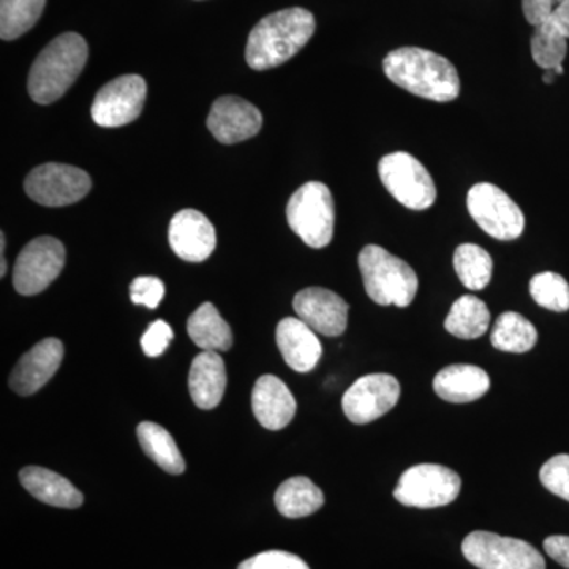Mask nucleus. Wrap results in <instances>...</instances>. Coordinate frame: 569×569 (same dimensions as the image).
<instances>
[{
	"mask_svg": "<svg viewBox=\"0 0 569 569\" xmlns=\"http://www.w3.org/2000/svg\"><path fill=\"white\" fill-rule=\"evenodd\" d=\"M471 219L498 241H515L526 228V217L518 203L489 182L477 183L467 194Z\"/></svg>",
	"mask_w": 569,
	"mask_h": 569,
	"instance_id": "7",
	"label": "nucleus"
},
{
	"mask_svg": "<svg viewBox=\"0 0 569 569\" xmlns=\"http://www.w3.org/2000/svg\"><path fill=\"white\" fill-rule=\"evenodd\" d=\"M561 0H522L523 17L531 26L546 20Z\"/></svg>",
	"mask_w": 569,
	"mask_h": 569,
	"instance_id": "36",
	"label": "nucleus"
},
{
	"mask_svg": "<svg viewBox=\"0 0 569 569\" xmlns=\"http://www.w3.org/2000/svg\"><path fill=\"white\" fill-rule=\"evenodd\" d=\"M546 20L569 39V0H561Z\"/></svg>",
	"mask_w": 569,
	"mask_h": 569,
	"instance_id": "38",
	"label": "nucleus"
},
{
	"mask_svg": "<svg viewBox=\"0 0 569 569\" xmlns=\"http://www.w3.org/2000/svg\"><path fill=\"white\" fill-rule=\"evenodd\" d=\"M47 0H0V37L17 40L31 31L43 13Z\"/></svg>",
	"mask_w": 569,
	"mask_h": 569,
	"instance_id": "28",
	"label": "nucleus"
},
{
	"mask_svg": "<svg viewBox=\"0 0 569 569\" xmlns=\"http://www.w3.org/2000/svg\"><path fill=\"white\" fill-rule=\"evenodd\" d=\"M296 400L280 378H258L252 392L254 418L268 430H280L290 425L296 413Z\"/></svg>",
	"mask_w": 569,
	"mask_h": 569,
	"instance_id": "19",
	"label": "nucleus"
},
{
	"mask_svg": "<svg viewBox=\"0 0 569 569\" xmlns=\"http://www.w3.org/2000/svg\"><path fill=\"white\" fill-rule=\"evenodd\" d=\"M187 332L194 346L203 351H228L233 346V332L211 302L198 307L187 321Z\"/></svg>",
	"mask_w": 569,
	"mask_h": 569,
	"instance_id": "23",
	"label": "nucleus"
},
{
	"mask_svg": "<svg viewBox=\"0 0 569 569\" xmlns=\"http://www.w3.org/2000/svg\"><path fill=\"white\" fill-rule=\"evenodd\" d=\"M323 505V492L306 477L287 479L276 492V507L288 519L307 518Z\"/></svg>",
	"mask_w": 569,
	"mask_h": 569,
	"instance_id": "24",
	"label": "nucleus"
},
{
	"mask_svg": "<svg viewBox=\"0 0 569 569\" xmlns=\"http://www.w3.org/2000/svg\"><path fill=\"white\" fill-rule=\"evenodd\" d=\"M400 399V385L388 373L358 378L342 399L343 413L355 425H369L387 415Z\"/></svg>",
	"mask_w": 569,
	"mask_h": 569,
	"instance_id": "13",
	"label": "nucleus"
},
{
	"mask_svg": "<svg viewBox=\"0 0 569 569\" xmlns=\"http://www.w3.org/2000/svg\"><path fill=\"white\" fill-rule=\"evenodd\" d=\"M530 295L538 306L552 312L569 310V283L556 272H541L531 279Z\"/></svg>",
	"mask_w": 569,
	"mask_h": 569,
	"instance_id": "31",
	"label": "nucleus"
},
{
	"mask_svg": "<svg viewBox=\"0 0 569 569\" xmlns=\"http://www.w3.org/2000/svg\"><path fill=\"white\" fill-rule=\"evenodd\" d=\"M0 257H2V264H0V277H6V274H7L6 257H3V254H0Z\"/></svg>",
	"mask_w": 569,
	"mask_h": 569,
	"instance_id": "40",
	"label": "nucleus"
},
{
	"mask_svg": "<svg viewBox=\"0 0 569 569\" xmlns=\"http://www.w3.org/2000/svg\"><path fill=\"white\" fill-rule=\"evenodd\" d=\"M295 312L299 320L326 337H339L346 332L348 305L335 291L310 287L295 296Z\"/></svg>",
	"mask_w": 569,
	"mask_h": 569,
	"instance_id": "14",
	"label": "nucleus"
},
{
	"mask_svg": "<svg viewBox=\"0 0 569 569\" xmlns=\"http://www.w3.org/2000/svg\"><path fill=\"white\" fill-rule=\"evenodd\" d=\"M316 32V18L301 7L276 11L250 32L246 61L250 69L269 70L290 61Z\"/></svg>",
	"mask_w": 569,
	"mask_h": 569,
	"instance_id": "2",
	"label": "nucleus"
},
{
	"mask_svg": "<svg viewBox=\"0 0 569 569\" xmlns=\"http://www.w3.org/2000/svg\"><path fill=\"white\" fill-rule=\"evenodd\" d=\"M378 174L385 189L406 208L426 211L436 203V182L425 164L411 153H388L378 163Z\"/></svg>",
	"mask_w": 569,
	"mask_h": 569,
	"instance_id": "6",
	"label": "nucleus"
},
{
	"mask_svg": "<svg viewBox=\"0 0 569 569\" xmlns=\"http://www.w3.org/2000/svg\"><path fill=\"white\" fill-rule=\"evenodd\" d=\"M462 479L451 468L421 463L408 468L395 490L396 500L411 508L447 507L458 498Z\"/></svg>",
	"mask_w": 569,
	"mask_h": 569,
	"instance_id": "8",
	"label": "nucleus"
},
{
	"mask_svg": "<svg viewBox=\"0 0 569 569\" xmlns=\"http://www.w3.org/2000/svg\"><path fill=\"white\" fill-rule=\"evenodd\" d=\"M358 261L367 295L376 305L408 307L417 298V272L383 247L366 246Z\"/></svg>",
	"mask_w": 569,
	"mask_h": 569,
	"instance_id": "4",
	"label": "nucleus"
},
{
	"mask_svg": "<svg viewBox=\"0 0 569 569\" xmlns=\"http://www.w3.org/2000/svg\"><path fill=\"white\" fill-rule=\"evenodd\" d=\"M261 127L263 116L260 110L241 97H220L209 112L208 129L223 144L250 140L260 132Z\"/></svg>",
	"mask_w": 569,
	"mask_h": 569,
	"instance_id": "15",
	"label": "nucleus"
},
{
	"mask_svg": "<svg viewBox=\"0 0 569 569\" xmlns=\"http://www.w3.org/2000/svg\"><path fill=\"white\" fill-rule=\"evenodd\" d=\"M63 359L59 339H44L22 356L10 376V388L17 395L32 396L54 377Z\"/></svg>",
	"mask_w": 569,
	"mask_h": 569,
	"instance_id": "17",
	"label": "nucleus"
},
{
	"mask_svg": "<svg viewBox=\"0 0 569 569\" xmlns=\"http://www.w3.org/2000/svg\"><path fill=\"white\" fill-rule=\"evenodd\" d=\"M567 37L553 28L548 20L535 26L531 37V56L538 67L545 70H553L557 74L563 73L565 58H567Z\"/></svg>",
	"mask_w": 569,
	"mask_h": 569,
	"instance_id": "30",
	"label": "nucleus"
},
{
	"mask_svg": "<svg viewBox=\"0 0 569 569\" xmlns=\"http://www.w3.org/2000/svg\"><path fill=\"white\" fill-rule=\"evenodd\" d=\"M148 86L140 74H123L104 84L92 103V119L97 126H127L141 114Z\"/></svg>",
	"mask_w": 569,
	"mask_h": 569,
	"instance_id": "12",
	"label": "nucleus"
},
{
	"mask_svg": "<svg viewBox=\"0 0 569 569\" xmlns=\"http://www.w3.org/2000/svg\"><path fill=\"white\" fill-rule=\"evenodd\" d=\"M545 550L550 559L569 569V537H561V535L549 537L545 541Z\"/></svg>",
	"mask_w": 569,
	"mask_h": 569,
	"instance_id": "37",
	"label": "nucleus"
},
{
	"mask_svg": "<svg viewBox=\"0 0 569 569\" xmlns=\"http://www.w3.org/2000/svg\"><path fill=\"white\" fill-rule=\"evenodd\" d=\"M556 71L553 70H546V73H545V77H542V80H545V82H548V84H550V82H553L556 81Z\"/></svg>",
	"mask_w": 569,
	"mask_h": 569,
	"instance_id": "39",
	"label": "nucleus"
},
{
	"mask_svg": "<svg viewBox=\"0 0 569 569\" xmlns=\"http://www.w3.org/2000/svg\"><path fill=\"white\" fill-rule=\"evenodd\" d=\"M490 342L497 350L507 353H527L537 346V328L520 313L505 312L493 326Z\"/></svg>",
	"mask_w": 569,
	"mask_h": 569,
	"instance_id": "27",
	"label": "nucleus"
},
{
	"mask_svg": "<svg viewBox=\"0 0 569 569\" xmlns=\"http://www.w3.org/2000/svg\"><path fill=\"white\" fill-rule=\"evenodd\" d=\"M490 312L485 301L473 295L459 298L449 310L445 329L458 339L473 340L488 332Z\"/></svg>",
	"mask_w": 569,
	"mask_h": 569,
	"instance_id": "25",
	"label": "nucleus"
},
{
	"mask_svg": "<svg viewBox=\"0 0 569 569\" xmlns=\"http://www.w3.org/2000/svg\"><path fill=\"white\" fill-rule=\"evenodd\" d=\"M91 187V178L86 171L62 163L40 164L24 181L29 198L48 208L78 203L89 193Z\"/></svg>",
	"mask_w": 569,
	"mask_h": 569,
	"instance_id": "10",
	"label": "nucleus"
},
{
	"mask_svg": "<svg viewBox=\"0 0 569 569\" xmlns=\"http://www.w3.org/2000/svg\"><path fill=\"white\" fill-rule=\"evenodd\" d=\"M173 328L163 320L153 321L141 339L142 351L151 358L163 355L171 340H173Z\"/></svg>",
	"mask_w": 569,
	"mask_h": 569,
	"instance_id": "35",
	"label": "nucleus"
},
{
	"mask_svg": "<svg viewBox=\"0 0 569 569\" xmlns=\"http://www.w3.org/2000/svg\"><path fill=\"white\" fill-rule=\"evenodd\" d=\"M291 230L312 249H323L335 236L336 206L331 190L323 182L299 187L287 204Z\"/></svg>",
	"mask_w": 569,
	"mask_h": 569,
	"instance_id": "5",
	"label": "nucleus"
},
{
	"mask_svg": "<svg viewBox=\"0 0 569 569\" xmlns=\"http://www.w3.org/2000/svg\"><path fill=\"white\" fill-rule=\"evenodd\" d=\"M276 340L284 362L296 372L307 373L316 369L323 355L316 331L299 318H283L277 326Z\"/></svg>",
	"mask_w": 569,
	"mask_h": 569,
	"instance_id": "18",
	"label": "nucleus"
},
{
	"mask_svg": "<svg viewBox=\"0 0 569 569\" xmlns=\"http://www.w3.org/2000/svg\"><path fill=\"white\" fill-rule=\"evenodd\" d=\"M168 236L174 253L189 263H201L216 250V228L204 213L194 209H183L176 213Z\"/></svg>",
	"mask_w": 569,
	"mask_h": 569,
	"instance_id": "16",
	"label": "nucleus"
},
{
	"mask_svg": "<svg viewBox=\"0 0 569 569\" xmlns=\"http://www.w3.org/2000/svg\"><path fill=\"white\" fill-rule=\"evenodd\" d=\"M88 56V43L80 33L66 32L56 37L32 63L28 91L33 102L50 104L61 99L80 77Z\"/></svg>",
	"mask_w": 569,
	"mask_h": 569,
	"instance_id": "3",
	"label": "nucleus"
},
{
	"mask_svg": "<svg viewBox=\"0 0 569 569\" xmlns=\"http://www.w3.org/2000/svg\"><path fill=\"white\" fill-rule=\"evenodd\" d=\"M21 485L37 500L58 508H80L84 497L69 479L43 467H26L20 471Z\"/></svg>",
	"mask_w": 569,
	"mask_h": 569,
	"instance_id": "22",
	"label": "nucleus"
},
{
	"mask_svg": "<svg viewBox=\"0 0 569 569\" xmlns=\"http://www.w3.org/2000/svg\"><path fill=\"white\" fill-rule=\"evenodd\" d=\"M227 388V370L222 356L203 351L193 359L189 373V391L194 406L212 410L222 402Z\"/></svg>",
	"mask_w": 569,
	"mask_h": 569,
	"instance_id": "20",
	"label": "nucleus"
},
{
	"mask_svg": "<svg viewBox=\"0 0 569 569\" xmlns=\"http://www.w3.org/2000/svg\"><path fill=\"white\" fill-rule=\"evenodd\" d=\"M539 479L553 496L569 501V455L550 458L539 471Z\"/></svg>",
	"mask_w": 569,
	"mask_h": 569,
	"instance_id": "32",
	"label": "nucleus"
},
{
	"mask_svg": "<svg viewBox=\"0 0 569 569\" xmlns=\"http://www.w3.org/2000/svg\"><path fill=\"white\" fill-rule=\"evenodd\" d=\"M238 569H310L301 557L284 550H268L242 561Z\"/></svg>",
	"mask_w": 569,
	"mask_h": 569,
	"instance_id": "33",
	"label": "nucleus"
},
{
	"mask_svg": "<svg viewBox=\"0 0 569 569\" xmlns=\"http://www.w3.org/2000/svg\"><path fill=\"white\" fill-rule=\"evenodd\" d=\"M433 389L437 396L447 402H475L489 391L490 378L488 372L478 366H448L437 373Z\"/></svg>",
	"mask_w": 569,
	"mask_h": 569,
	"instance_id": "21",
	"label": "nucleus"
},
{
	"mask_svg": "<svg viewBox=\"0 0 569 569\" xmlns=\"http://www.w3.org/2000/svg\"><path fill=\"white\" fill-rule=\"evenodd\" d=\"M164 296V284L157 277H137L130 284V299L133 305L157 309Z\"/></svg>",
	"mask_w": 569,
	"mask_h": 569,
	"instance_id": "34",
	"label": "nucleus"
},
{
	"mask_svg": "<svg viewBox=\"0 0 569 569\" xmlns=\"http://www.w3.org/2000/svg\"><path fill=\"white\" fill-rule=\"evenodd\" d=\"M455 269L468 290H485L492 279V257L482 247L462 244L455 252Z\"/></svg>",
	"mask_w": 569,
	"mask_h": 569,
	"instance_id": "29",
	"label": "nucleus"
},
{
	"mask_svg": "<svg viewBox=\"0 0 569 569\" xmlns=\"http://www.w3.org/2000/svg\"><path fill=\"white\" fill-rule=\"evenodd\" d=\"M63 264L66 247L59 239L51 236L33 239L17 258L13 271L14 288L20 295H39L58 279Z\"/></svg>",
	"mask_w": 569,
	"mask_h": 569,
	"instance_id": "11",
	"label": "nucleus"
},
{
	"mask_svg": "<svg viewBox=\"0 0 569 569\" xmlns=\"http://www.w3.org/2000/svg\"><path fill=\"white\" fill-rule=\"evenodd\" d=\"M383 70L396 86L421 99L448 103L460 93L458 69L433 51L399 48L385 58Z\"/></svg>",
	"mask_w": 569,
	"mask_h": 569,
	"instance_id": "1",
	"label": "nucleus"
},
{
	"mask_svg": "<svg viewBox=\"0 0 569 569\" xmlns=\"http://www.w3.org/2000/svg\"><path fill=\"white\" fill-rule=\"evenodd\" d=\"M462 552L479 569H546V561L529 542L473 531L462 542Z\"/></svg>",
	"mask_w": 569,
	"mask_h": 569,
	"instance_id": "9",
	"label": "nucleus"
},
{
	"mask_svg": "<svg viewBox=\"0 0 569 569\" xmlns=\"http://www.w3.org/2000/svg\"><path fill=\"white\" fill-rule=\"evenodd\" d=\"M137 436L142 451L167 473L181 475L186 471V460L174 438L162 426L149 421L141 422L138 426Z\"/></svg>",
	"mask_w": 569,
	"mask_h": 569,
	"instance_id": "26",
	"label": "nucleus"
}]
</instances>
